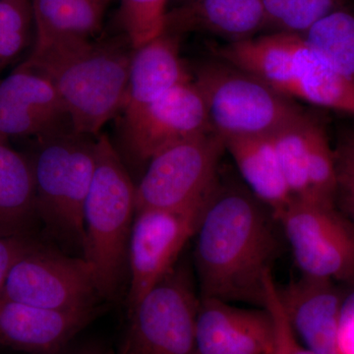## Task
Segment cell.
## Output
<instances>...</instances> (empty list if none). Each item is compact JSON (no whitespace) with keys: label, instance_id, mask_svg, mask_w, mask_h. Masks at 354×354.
Wrapping results in <instances>:
<instances>
[{"label":"cell","instance_id":"1","mask_svg":"<svg viewBox=\"0 0 354 354\" xmlns=\"http://www.w3.org/2000/svg\"><path fill=\"white\" fill-rule=\"evenodd\" d=\"M276 223L245 184L218 172L194 235L200 297L264 307L266 279L279 252Z\"/></svg>","mask_w":354,"mask_h":354},{"label":"cell","instance_id":"2","mask_svg":"<svg viewBox=\"0 0 354 354\" xmlns=\"http://www.w3.org/2000/svg\"><path fill=\"white\" fill-rule=\"evenodd\" d=\"M127 41L53 39L34 44L23 64L53 83L77 133L97 136L124 106L133 50L124 46Z\"/></svg>","mask_w":354,"mask_h":354},{"label":"cell","instance_id":"3","mask_svg":"<svg viewBox=\"0 0 354 354\" xmlns=\"http://www.w3.org/2000/svg\"><path fill=\"white\" fill-rule=\"evenodd\" d=\"M136 186L106 135L95 139V169L85 205L84 259L94 269L102 299L120 297L131 234Z\"/></svg>","mask_w":354,"mask_h":354},{"label":"cell","instance_id":"4","mask_svg":"<svg viewBox=\"0 0 354 354\" xmlns=\"http://www.w3.org/2000/svg\"><path fill=\"white\" fill-rule=\"evenodd\" d=\"M95 139L77 132L34 139L28 157L38 218L55 239L82 251L84 205L94 174Z\"/></svg>","mask_w":354,"mask_h":354},{"label":"cell","instance_id":"5","mask_svg":"<svg viewBox=\"0 0 354 354\" xmlns=\"http://www.w3.org/2000/svg\"><path fill=\"white\" fill-rule=\"evenodd\" d=\"M213 131L223 140L268 136L306 114L301 106L258 77L216 58L193 70Z\"/></svg>","mask_w":354,"mask_h":354},{"label":"cell","instance_id":"6","mask_svg":"<svg viewBox=\"0 0 354 354\" xmlns=\"http://www.w3.org/2000/svg\"><path fill=\"white\" fill-rule=\"evenodd\" d=\"M250 71L293 100L354 115V87L300 35L274 32L254 48Z\"/></svg>","mask_w":354,"mask_h":354},{"label":"cell","instance_id":"7","mask_svg":"<svg viewBox=\"0 0 354 354\" xmlns=\"http://www.w3.org/2000/svg\"><path fill=\"white\" fill-rule=\"evenodd\" d=\"M225 151V140L211 131L158 152L136 186V212L183 209L200 204L215 183Z\"/></svg>","mask_w":354,"mask_h":354},{"label":"cell","instance_id":"8","mask_svg":"<svg viewBox=\"0 0 354 354\" xmlns=\"http://www.w3.org/2000/svg\"><path fill=\"white\" fill-rule=\"evenodd\" d=\"M197 297L187 268L174 266L130 310L127 354H197Z\"/></svg>","mask_w":354,"mask_h":354},{"label":"cell","instance_id":"9","mask_svg":"<svg viewBox=\"0 0 354 354\" xmlns=\"http://www.w3.org/2000/svg\"><path fill=\"white\" fill-rule=\"evenodd\" d=\"M277 221L302 274L354 283V223L335 205L295 198Z\"/></svg>","mask_w":354,"mask_h":354},{"label":"cell","instance_id":"10","mask_svg":"<svg viewBox=\"0 0 354 354\" xmlns=\"http://www.w3.org/2000/svg\"><path fill=\"white\" fill-rule=\"evenodd\" d=\"M0 297L62 311L97 308V300L102 298L87 260L38 242L11 268Z\"/></svg>","mask_w":354,"mask_h":354},{"label":"cell","instance_id":"11","mask_svg":"<svg viewBox=\"0 0 354 354\" xmlns=\"http://www.w3.org/2000/svg\"><path fill=\"white\" fill-rule=\"evenodd\" d=\"M208 194L191 208L136 212L128 248L129 311L174 269L184 246L196 234Z\"/></svg>","mask_w":354,"mask_h":354},{"label":"cell","instance_id":"12","mask_svg":"<svg viewBox=\"0 0 354 354\" xmlns=\"http://www.w3.org/2000/svg\"><path fill=\"white\" fill-rule=\"evenodd\" d=\"M211 131L204 97L193 80L136 113L122 115L120 127L123 150L137 165L150 162L167 147Z\"/></svg>","mask_w":354,"mask_h":354},{"label":"cell","instance_id":"13","mask_svg":"<svg viewBox=\"0 0 354 354\" xmlns=\"http://www.w3.org/2000/svg\"><path fill=\"white\" fill-rule=\"evenodd\" d=\"M71 132L66 106L38 70L21 64L0 80V136L39 139Z\"/></svg>","mask_w":354,"mask_h":354},{"label":"cell","instance_id":"14","mask_svg":"<svg viewBox=\"0 0 354 354\" xmlns=\"http://www.w3.org/2000/svg\"><path fill=\"white\" fill-rule=\"evenodd\" d=\"M286 319L304 346L314 354H339V323L344 295L337 281L302 274L277 285Z\"/></svg>","mask_w":354,"mask_h":354},{"label":"cell","instance_id":"15","mask_svg":"<svg viewBox=\"0 0 354 354\" xmlns=\"http://www.w3.org/2000/svg\"><path fill=\"white\" fill-rule=\"evenodd\" d=\"M197 354H269L274 328L266 307L241 308L223 300L200 297L196 329Z\"/></svg>","mask_w":354,"mask_h":354},{"label":"cell","instance_id":"16","mask_svg":"<svg viewBox=\"0 0 354 354\" xmlns=\"http://www.w3.org/2000/svg\"><path fill=\"white\" fill-rule=\"evenodd\" d=\"M97 308L62 311L0 297V344L31 354H60Z\"/></svg>","mask_w":354,"mask_h":354},{"label":"cell","instance_id":"17","mask_svg":"<svg viewBox=\"0 0 354 354\" xmlns=\"http://www.w3.org/2000/svg\"><path fill=\"white\" fill-rule=\"evenodd\" d=\"M164 32H200L230 44L269 34L270 28L261 0H194L167 10Z\"/></svg>","mask_w":354,"mask_h":354},{"label":"cell","instance_id":"18","mask_svg":"<svg viewBox=\"0 0 354 354\" xmlns=\"http://www.w3.org/2000/svg\"><path fill=\"white\" fill-rule=\"evenodd\" d=\"M180 39L164 32L133 48L122 115L136 113L171 88L193 80L180 57Z\"/></svg>","mask_w":354,"mask_h":354},{"label":"cell","instance_id":"19","mask_svg":"<svg viewBox=\"0 0 354 354\" xmlns=\"http://www.w3.org/2000/svg\"><path fill=\"white\" fill-rule=\"evenodd\" d=\"M225 147L239 169L242 183L278 220L295 198L269 135L228 138L225 140Z\"/></svg>","mask_w":354,"mask_h":354},{"label":"cell","instance_id":"20","mask_svg":"<svg viewBox=\"0 0 354 354\" xmlns=\"http://www.w3.org/2000/svg\"><path fill=\"white\" fill-rule=\"evenodd\" d=\"M36 218V187L29 158L0 136V237L28 234Z\"/></svg>","mask_w":354,"mask_h":354},{"label":"cell","instance_id":"21","mask_svg":"<svg viewBox=\"0 0 354 354\" xmlns=\"http://www.w3.org/2000/svg\"><path fill=\"white\" fill-rule=\"evenodd\" d=\"M113 0H32L35 44L53 39H92L101 31Z\"/></svg>","mask_w":354,"mask_h":354},{"label":"cell","instance_id":"22","mask_svg":"<svg viewBox=\"0 0 354 354\" xmlns=\"http://www.w3.org/2000/svg\"><path fill=\"white\" fill-rule=\"evenodd\" d=\"M300 36L354 87V13L348 7L330 13Z\"/></svg>","mask_w":354,"mask_h":354},{"label":"cell","instance_id":"23","mask_svg":"<svg viewBox=\"0 0 354 354\" xmlns=\"http://www.w3.org/2000/svg\"><path fill=\"white\" fill-rule=\"evenodd\" d=\"M312 116L306 113L299 120L269 135L291 194L300 199L308 198L310 193L306 132Z\"/></svg>","mask_w":354,"mask_h":354},{"label":"cell","instance_id":"24","mask_svg":"<svg viewBox=\"0 0 354 354\" xmlns=\"http://www.w3.org/2000/svg\"><path fill=\"white\" fill-rule=\"evenodd\" d=\"M306 139L310 193L305 199L335 205L337 174L334 149L330 147L322 123L314 116L307 127Z\"/></svg>","mask_w":354,"mask_h":354},{"label":"cell","instance_id":"25","mask_svg":"<svg viewBox=\"0 0 354 354\" xmlns=\"http://www.w3.org/2000/svg\"><path fill=\"white\" fill-rule=\"evenodd\" d=\"M270 32L302 35L330 13L346 7L348 0H261Z\"/></svg>","mask_w":354,"mask_h":354},{"label":"cell","instance_id":"26","mask_svg":"<svg viewBox=\"0 0 354 354\" xmlns=\"http://www.w3.org/2000/svg\"><path fill=\"white\" fill-rule=\"evenodd\" d=\"M32 26V0H0V72L25 50Z\"/></svg>","mask_w":354,"mask_h":354},{"label":"cell","instance_id":"27","mask_svg":"<svg viewBox=\"0 0 354 354\" xmlns=\"http://www.w3.org/2000/svg\"><path fill=\"white\" fill-rule=\"evenodd\" d=\"M169 0H120L118 19L133 48H139L164 32Z\"/></svg>","mask_w":354,"mask_h":354},{"label":"cell","instance_id":"28","mask_svg":"<svg viewBox=\"0 0 354 354\" xmlns=\"http://www.w3.org/2000/svg\"><path fill=\"white\" fill-rule=\"evenodd\" d=\"M264 307L269 310L274 321V339L271 354H314L301 344L290 327L279 302L272 272L266 279Z\"/></svg>","mask_w":354,"mask_h":354},{"label":"cell","instance_id":"29","mask_svg":"<svg viewBox=\"0 0 354 354\" xmlns=\"http://www.w3.org/2000/svg\"><path fill=\"white\" fill-rule=\"evenodd\" d=\"M337 189L335 203L354 223V132L344 134L334 149Z\"/></svg>","mask_w":354,"mask_h":354},{"label":"cell","instance_id":"30","mask_svg":"<svg viewBox=\"0 0 354 354\" xmlns=\"http://www.w3.org/2000/svg\"><path fill=\"white\" fill-rule=\"evenodd\" d=\"M36 243L29 234L0 237V291L16 261Z\"/></svg>","mask_w":354,"mask_h":354},{"label":"cell","instance_id":"31","mask_svg":"<svg viewBox=\"0 0 354 354\" xmlns=\"http://www.w3.org/2000/svg\"><path fill=\"white\" fill-rule=\"evenodd\" d=\"M339 354H354V291L344 297L339 323Z\"/></svg>","mask_w":354,"mask_h":354},{"label":"cell","instance_id":"32","mask_svg":"<svg viewBox=\"0 0 354 354\" xmlns=\"http://www.w3.org/2000/svg\"><path fill=\"white\" fill-rule=\"evenodd\" d=\"M101 348L95 346H84L82 348L77 349L71 354H104Z\"/></svg>","mask_w":354,"mask_h":354},{"label":"cell","instance_id":"33","mask_svg":"<svg viewBox=\"0 0 354 354\" xmlns=\"http://www.w3.org/2000/svg\"><path fill=\"white\" fill-rule=\"evenodd\" d=\"M194 1V0H174V6H183V4L188 3V2Z\"/></svg>","mask_w":354,"mask_h":354},{"label":"cell","instance_id":"34","mask_svg":"<svg viewBox=\"0 0 354 354\" xmlns=\"http://www.w3.org/2000/svg\"><path fill=\"white\" fill-rule=\"evenodd\" d=\"M104 354H115V353H104ZM120 354H127L124 353V351H121V353Z\"/></svg>","mask_w":354,"mask_h":354},{"label":"cell","instance_id":"35","mask_svg":"<svg viewBox=\"0 0 354 354\" xmlns=\"http://www.w3.org/2000/svg\"><path fill=\"white\" fill-rule=\"evenodd\" d=\"M269 354H271V353H269Z\"/></svg>","mask_w":354,"mask_h":354}]
</instances>
